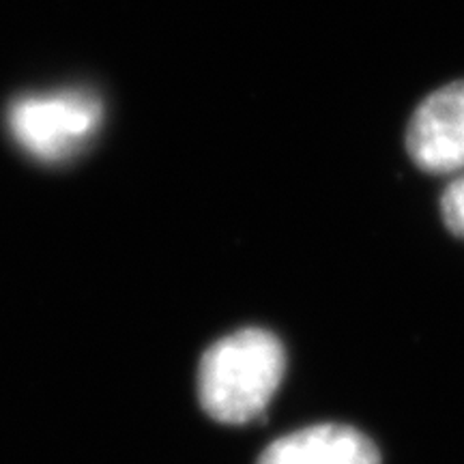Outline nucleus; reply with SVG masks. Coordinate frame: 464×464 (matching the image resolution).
Listing matches in <instances>:
<instances>
[{"label":"nucleus","mask_w":464,"mask_h":464,"mask_svg":"<svg viewBox=\"0 0 464 464\" xmlns=\"http://www.w3.org/2000/svg\"><path fill=\"white\" fill-rule=\"evenodd\" d=\"M286 372V351L260 327L235 332L208 346L198 368V398L208 417L247 423L269 406Z\"/></svg>","instance_id":"1"},{"label":"nucleus","mask_w":464,"mask_h":464,"mask_svg":"<svg viewBox=\"0 0 464 464\" xmlns=\"http://www.w3.org/2000/svg\"><path fill=\"white\" fill-rule=\"evenodd\" d=\"M102 102L89 91H58L31 95L9 110L15 142L34 160H69L95 136L102 125Z\"/></svg>","instance_id":"2"},{"label":"nucleus","mask_w":464,"mask_h":464,"mask_svg":"<svg viewBox=\"0 0 464 464\" xmlns=\"http://www.w3.org/2000/svg\"><path fill=\"white\" fill-rule=\"evenodd\" d=\"M406 150L430 174L464 170V80L440 86L411 116Z\"/></svg>","instance_id":"3"},{"label":"nucleus","mask_w":464,"mask_h":464,"mask_svg":"<svg viewBox=\"0 0 464 464\" xmlns=\"http://www.w3.org/2000/svg\"><path fill=\"white\" fill-rule=\"evenodd\" d=\"M258 464H381V454L357 428L318 423L274 440Z\"/></svg>","instance_id":"4"},{"label":"nucleus","mask_w":464,"mask_h":464,"mask_svg":"<svg viewBox=\"0 0 464 464\" xmlns=\"http://www.w3.org/2000/svg\"><path fill=\"white\" fill-rule=\"evenodd\" d=\"M440 213H443L445 226L454 232L456 237L464 239V174L454 179L443 191L440 198Z\"/></svg>","instance_id":"5"}]
</instances>
